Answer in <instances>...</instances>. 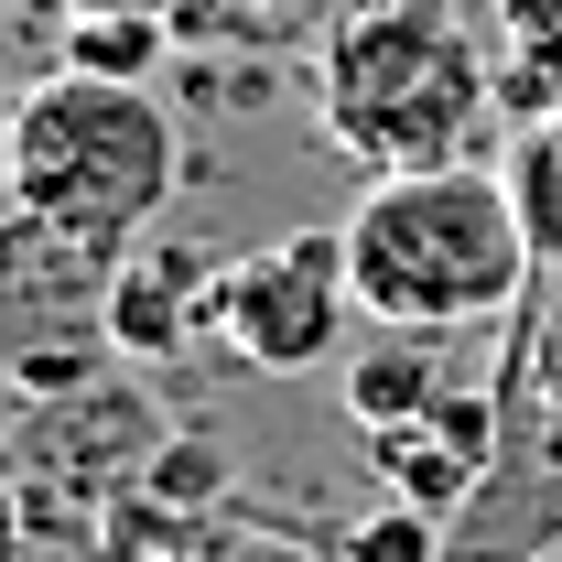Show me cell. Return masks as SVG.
<instances>
[{
    "mask_svg": "<svg viewBox=\"0 0 562 562\" xmlns=\"http://www.w3.org/2000/svg\"><path fill=\"white\" fill-rule=\"evenodd\" d=\"M347 281L368 325L401 336H476L497 314H519V292L541 281L530 216L487 162H422V173H368L347 206Z\"/></svg>",
    "mask_w": 562,
    "mask_h": 562,
    "instance_id": "cell-1",
    "label": "cell"
},
{
    "mask_svg": "<svg viewBox=\"0 0 562 562\" xmlns=\"http://www.w3.org/2000/svg\"><path fill=\"white\" fill-rule=\"evenodd\" d=\"M497 87L476 22L454 0H357L314 44V120L357 173H422V162H476Z\"/></svg>",
    "mask_w": 562,
    "mask_h": 562,
    "instance_id": "cell-2",
    "label": "cell"
},
{
    "mask_svg": "<svg viewBox=\"0 0 562 562\" xmlns=\"http://www.w3.org/2000/svg\"><path fill=\"white\" fill-rule=\"evenodd\" d=\"M173 184H184V120L140 76L55 66L11 109V173H0V195L33 206L44 227H66V238H87V249H109V260H131L140 238L162 227Z\"/></svg>",
    "mask_w": 562,
    "mask_h": 562,
    "instance_id": "cell-3",
    "label": "cell"
},
{
    "mask_svg": "<svg viewBox=\"0 0 562 562\" xmlns=\"http://www.w3.org/2000/svg\"><path fill=\"white\" fill-rule=\"evenodd\" d=\"M109 281H120L109 249L44 227L33 206H0V379L22 390V412L33 401H76V390L109 379V357H120Z\"/></svg>",
    "mask_w": 562,
    "mask_h": 562,
    "instance_id": "cell-4",
    "label": "cell"
},
{
    "mask_svg": "<svg viewBox=\"0 0 562 562\" xmlns=\"http://www.w3.org/2000/svg\"><path fill=\"white\" fill-rule=\"evenodd\" d=\"M151 454H162V412H151V390H131V379H98L76 401H33V422L0 443L11 487L33 508V541H66V552H98L109 541V519L131 508Z\"/></svg>",
    "mask_w": 562,
    "mask_h": 562,
    "instance_id": "cell-5",
    "label": "cell"
},
{
    "mask_svg": "<svg viewBox=\"0 0 562 562\" xmlns=\"http://www.w3.org/2000/svg\"><path fill=\"white\" fill-rule=\"evenodd\" d=\"M357 281H347V238H260L238 260H216L206 281V336L249 379H303L347 347Z\"/></svg>",
    "mask_w": 562,
    "mask_h": 562,
    "instance_id": "cell-6",
    "label": "cell"
},
{
    "mask_svg": "<svg viewBox=\"0 0 562 562\" xmlns=\"http://www.w3.org/2000/svg\"><path fill=\"white\" fill-rule=\"evenodd\" d=\"M206 281H216L206 249H184L173 227H151L131 260H120V281H109V336H120V357H173L184 336H206Z\"/></svg>",
    "mask_w": 562,
    "mask_h": 562,
    "instance_id": "cell-7",
    "label": "cell"
},
{
    "mask_svg": "<svg viewBox=\"0 0 562 562\" xmlns=\"http://www.w3.org/2000/svg\"><path fill=\"white\" fill-rule=\"evenodd\" d=\"M454 390H465V379H454L443 336H401V325H379V336L347 357V422H357V432L422 422L432 401H454Z\"/></svg>",
    "mask_w": 562,
    "mask_h": 562,
    "instance_id": "cell-8",
    "label": "cell"
},
{
    "mask_svg": "<svg viewBox=\"0 0 562 562\" xmlns=\"http://www.w3.org/2000/svg\"><path fill=\"white\" fill-rule=\"evenodd\" d=\"M497 173H508V195H519V216H530L541 271H562V98L530 109V131H519V151H508Z\"/></svg>",
    "mask_w": 562,
    "mask_h": 562,
    "instance_id": "cell-9",
    "label": "cell"
},
{
    "mask_svg": "<svg viewBox=\"0 0 562 562\" xmlns=\"http://www.w3.org/2000/svg\"><path fill=\"white\" fill-rule=\"evenodd\" d=\"M336 562H454V552H443V519H432V508H412V497H390V508H368V519H347V541H336Z\"/></svg>",
    "mask_w": 562,
    "mask_h": 562,
    "instance_id": "cell-10",
    "label": "cell"
},
{
    "mask_svg": "<svg viewBox=\"0 0 562 562\" xmlns=\"http://www.w3.org/2000/svg\"><path fill=\"white\" fill-rule=\"evenodd\" d=\"M162 44H173V22H66V66H87V76H140L151 87Z\"/></svg>",
    "mask_w": 562,
    "mask_h": 562,
    "instance_id": "cell-11",
    "label": "cell"
},
{
    "mask_svg": "<svg viewBox=\"0 0 562 562\" xmlns=\"http://www.w3.org/2000/svg\"><path fill=\"white\" fill-rule=\"evenodd\" d=\"M497 11H508V44L530 55V76H519L508 98L552 109V98H562V0H497Z\"/></svg>",
    "mask_w": 562,
    "mask_h": 562,
    "instance_id": "cell-12",
    "label": "cell"
},
{
    "mask_svg": "<svg viewBox=\"0 0 562 562\" xmlns=\"http://www.w3.org/2000/svg\"><path fill=\"white\" fill-rule=\"evenodd\" d=\"M131 562H303V552L271 541V530H238V519L216 508V519H195V530H173V541H151V552H131Z\"/></svg>",
    "mask_w": 562,
    "mask_h": 562,
    "instance_id": "cell-13",
    "label": "cell"
},
{
    "mask_svg": "<svg viewBox=\"0 0 562 562\" xmlns=\"http://www.w3.org/2000/svg\"><path fill=\"white\" fill-rule=\"evenodd\" d=\"M55 11L66 22H173V33L195 22V0H55Z\"/></svg>",
    "mask_w": 562,
    "mask_h": 562,
    "instance_id": "cell-14",
    "label": "cell"
},
{
    "mask_svg": "<svg viewBox=\"0 0 562 562\" xmlns=\"http://www.w3.org/2000/svg\"><path fill=\"white\" fill-rule=\"evenodd\" d=\"M0 562H33V508L11 487V465H0Z\"/></svg>",
    "mask_w": 562,
    "mask_h": 562,
    "instance_id": "cell-15",
    "label": "cell"
},
{
    "mask_svg": "<svg viewBox=\"0 0 562 562\" xmlns=\"http://www.w3.org/2000/svg\"><path fill=\"white\" fill-rule=\"evenodd\" d=\"M0 173H11V109H0Z\"/></svg>",
    "mask_w": 562,
    "mask_h": 562,
    "instance_id": "cell-16",
    "label": "cell"
},
{
    "mask_svg": "<svg viewBox=\"0 0 562 562\" xmlns=\"http://www.w3.org/2000/svg\"><path fill=\"white\" fill-rule=\"evenodd\" d=\"M238 11H292V0H238Z\"/></svg>",
    "mask_w": 562,
    "mask_h": 562,
    "instance_id": "cell-17",
    "label": "cell"
}]
</instances>
